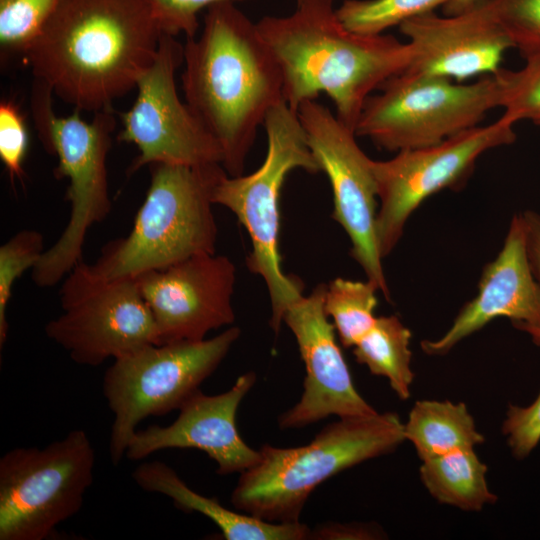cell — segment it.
I'll use <instances>...</instances> for the list:
<instances>
[{
  "label": "cell",
  "instance_id": "1",
  "mask_svg": "<svg viewBox=\"0 0 540 540\" xmlns=\"http://www.w3.org/2000/svg\"><path fill=\"white\" fill-rule=\"evenodd\" d=\"M161 35L148 0H60L23 62L56 97L97 113L136 88Z\"/></svg>",
  "mask_w": 540,
  "mask_h": 540
},
{
  "label": "cell",
  "instance_id": "2",
  "mask_svg": "<svg viewBox=\"0 0 540 540\" xmlns=\"http://www.w3.org/2000/svg\"><path fill=\"white\" fill-rule=\"evenodd\" d=\"M185 102L218 142L229 176L243 174L258 127L283 101L277 60L252 22L235 4L206 9L199 35L184 44Z\"/></svg>",
  "mask_w": 540,
  "mask_h": 540
},
{
  "label": "cell",
  "instance_id": "3",
  "mask_svg": "<svg viewBox=\"0 0 540 540\" xmlns=\"http://www.w3.org/2000/svg\"><path fill=\"white\" fill-rule=\"evenodd\" d=\"M296 3L290 15L256 22L281 69L283 99L297 112L303 102L325 93L336 117L355 130L371 93L409 67L411 46L392 35L350 31L338 18L334 0Z\"/></svg>",
  "mask_w": 540,
  "mask_h": 540
},
{
  "label": "cell",
  "instance_id": "4",
  "mask_svg": "<svg viewBox=\"0 0 540 540\" xmlns=\"http://www.w3.org/2000/svg\"><path fill=\"white\" fill-rule=\"evenodd\" d=\"M405 441L393 412L339 418L305 446L265 444L259 461L240 473L231 494L235 509L271 523L299 522L312 491L333 475L393 452Z\"/></svg>",
  "mask_w": 540,
  "mask_h": 540
},
{
  "label": "cell",
  "instance_id": "5",
  "mask_svg": "<svg viewBox=\"0 0 540 540\" xmlns=\"http://www.w3.org/2000/svg\"><path fill=\"white\" fill-rule=\"evenodd\" d=\"M150 185L129 234L110 241L90 264L104 279L135 278L185 259L216 253L214 188L227 172L221 164L199 167L153 164Z\"/></svg>",
  "mask_w": 540,
  "mask_h": 540
},
{
  "label": "cell",
  "instance_id": "6",
  "mask_svg": "<svg viewBox=\"0 0 540 540\" xmlns=\"http://www.w3.org/2000/svg\"><path fill=\"white\" fill-rule=\"evenodd\" d=\"M51 88L35 79L31 94L32 116L39 139L58 159V179H68L66 199L71 211L57 241L45 250L33 267L31 278L40 288L53 287L82 261L89 229L111 211L107 158L116 127L113 110L94 113L88 122L80 110L58 116L52 105Z\"/></svg>",
  "mask_w": 540,
  "mask_h": 540
},
{
  "label": "cell",
  "instance_id": "7",
  "mask_svg": "<svg viewBox=\"0 0 540 540\" xmlns=\"http://www.w3.org/2000/svg\"><path fill=\"white\" fill-rule=\"evenodd\" d=\"M263 126L267 136L263 163L248 175H223L212 199L214 204L233 212L249 234L252 250L247 265L266 284L272 307L270 326L278 334L287 308L302 296L303 290L300 280L286 275L281 267V189L292 170L316 174L321 168L309 148L297 112L284 100L270 110Z\"/></svg>",
  "mask_w": 540,
  "mask_h": 540
},
{
  "label": "cell",
  "instance_id": "8",
  "mask_svg": "<svg viewBox=\"0 0 540 540\" xmlns=\"http://www.w3.org/2000/svg\"><path fill=\"white\" fill-rule=\"evenodd\" d=\"M501 70L469 84L406 72L393 76L365 101L355 134L393 152L441 143L500 107Z\"/></svg>",
  "mask_w": 540,
  "mask_h": 540
},
{
  "label": "cell",
  "instance_id": "9",
  "mask_svg": "<svg viewBox=\"0 0 540 540\" xmlns=\"http://www.w3.org/2000/svg\"><path fill=\"white\" fill-rule=\"evenodd\" d=\"M232 326L209 339L150 344L115 359L103 378L114 415L109 452L114 465L126 453L137 425L179 409L220 365L240 337Z\"/></svg>",
  "mask_w": 540,
  "mask_h": 540
},
{
  "label": "cell",
  "instance_id": "10",
  "mask_svg": "<svg viewBox=\"0 0 540 540\" xmlns=\"http://www.w3.org/2000/svg\"><path fill=\"white\" fill-rule=\"evenodd\" d=\"M95 450L84 430L0 459V540H45L77 514L93 483Z\"/></svg>",
  "mask_w": 540,
  "mask_h": 540
},
{
  "label": "cell",
  "instance_id": "11",
  "mask_svg": "<svg viewBox=\"0 0 540 540\" xmlns=\"http://www.w3.org/2000/svg\"><path fill=\"white\" fill-rule=\"evenodd\" d=\"M59 293L62 313L45 333L75 363L95 367L157 344L156 324L135 278L104 279L82 260Z\"/></svg>",
  "mask_w": 540,
  "mask_h": 540
},
{
  "label": "cell",
  "instance_id": "12",
  "mask_svg": "<svg viewBox=\"0 0 540 540\" xmlns=\"http://www.w3.org/2000/svg\"><path fill=\"white\" fill-rule=\"evenodd\" d=\"M515 124L503 114L488 125H478L436 145L402 150L386 161L373 160L380 200L376 236L381 256L391 253L408 218L422 202L444 189L462 187L483 153L513 143Z\"/></svg>",
  "mask_w": 540,
  "mask_h": 540
},
{
  "label": "cell",
  "instance_id": "13",
  "mask_svg": "<svg viewBox=\"0 0 540 540\" xmlns=\"http://www.w3.org/2000/svg\"><path fill=\"white\" fill-rule=\"evenodd\" d=\"M183 61L184 45L162 34L154 61L137 81L134 103L120 115L118 140L138 149L129 175L153 164L222 165L218 142L178 95L175 75Z\"/></svg>",
  "mask_w": 540,
  "mask_h": 540
},
{
  "label": "cell",
  "instance_id": "14",
  "mask_svg": "<svg viewBox=\"0 0 540 540\" xmlns=\"http://www.w3.org/2000/svg\"><path fill=\"white\" fill-rule=\"evenodd\" d=\"M297 115L309 148L331 184L332 218L349 236L351 256L367 280L390 300L376 236L378 196L373 160L357 144L354 130L316 99L303 102Z\"/></svg>",
  "mask_w": 540,
  "mask_h": 540
},
{
  "label": "cell",
  "instance_id": "15",
  "mask_svg": "<svg viewBox=\"0 0 540 540\" xmlns=\"http://www.w3.org/2000/svg\"><path fill=\"white\" fill-rule=\"evenodd\" d=\"M135 279L153 315L157 345L203 340L235 320L236 268L225 255L194 256Z\"/></svg>",
  "mask_w": 540,
  "mask_h": 540
},
{
  "label": "cell",
  "instance_id": "16",
  "mask_svg": "<svg viewBox=\"0 0 540 540\" xmlns=\"http://www.w3.org/2000/svg\"><path fill=\"white\" fill-rule=\"evenodd\" d=\"M326 285L316 286L286 310L283 322L294 334L305 364L300 400L278 418L282 429L302 428L331 415L363 417L377 413L354 387L336 341L335 327L324 310Z\"/></svg>",
  "mask_w": 540,
  "mask_h": 540
},
{
  "label": "cell",
  "instance_id": "17",
  "mask_svg": "<svg viewBox=\"0 0 540 540\" xmlns=\"http://www.w3.org/2000/svg\"><path fill=\"white\" fill-rule=\"evenodd\" d=\"M399 29L412 50L411 63L404 72L456 82L499 72L504 54L513 48L490 0H479L455 15L423 14Z\"/></svg>",
  "mask_w": 540,
  "mask_h": 540
},
{
  "label": "cell",
  "instance_id": "18",
  "mask_svg": "<svg viewBox=\"0 0 540 540\" xmlns=\"http://www.w3.org/2000/svg\"><path fill=\"white\" fill-rule=\"evenodd\" d=\"M498 317L508 318L540 346V283L530 266L522 213L513 216L501 251L484 267L477 295L442 337L422 341L421 348L429 355H445Z\"/></svg>",
  "mask_w": 540,
  "mask_h": 540
},
{
  "label": "cell",
  "instance_id": "19",
  "mask_svg": "<svg viewBox=\"0 0 540 540\" xmlns=\"http://www.w3.org/2000/svg\"><path fill=\"white\" fill-rule=\"evenodd\" d=\"M256 382V374L247 372L226 392L206 395L197 390L179 408V415L168 426L151 425L136 431L125 456L142 460L164 449H198L213 459L217 473H242L260 458L259 450L249 447L236 426L238 407Z\"/></svg>",
  "mask_w": 540,
  "mask_h": 540
},
{
  "label": "cell",
  "instance_id": "20",
  "mask_svg": "<svg viewBox=\"0 0 540 540\" xmlns=\"http://www.w3.org/2000/svg\"><path fill=\"white\" fill-rule=\"evenodd\" d=\"M135 483L144 491L160 493L174 502L180 510L199 512L213 521L226 540H305L311 529L305 524L271 523L243 512H234L216 498L203 496L189 488L166 463L149 461L132 472Z\"/></svg>",
  "mask_w": 540,
  "mask_h": 540
},
{
  "label": "cell",
  "instance_id": "21",
  "mask_svg": "<svg viewBox=\"0 0 540 540\" xmlns=\"http://www.w3.org/2000/svg\"><path fill=\"white\" fill-rule=\"evenodd\" d=\"M404 436L422 461L484 442L465 403L449 400L416 401L404 423Z\"/></svg>",
  "mask_w": 540,
  "mask_h": 540
},
{
  "label": "cell",
  "instance_id": "22",
  "mask_svg": "<svg viewBox=\"0 0 540 540\" xmlns=\"http://www.w3.org/2000/svg\"><path fill=\"white\" fill-rule=\"evenodd\" d=\"M487 471L474 448L457 449L423 460L419 468L420 479L434 499L467 512L481 511L497 501L489 489Z\"/></svg>",
  "mask_w": 540,
  "mask_h": 540
},
{
  "label": "cell",
  "instance_id": "23",
  "mask_svg": "<svg viewBox=\"0 0 540 540\" xmlns=\"http://www.w3.org/2000/svg\"><path fill=\"white\" fill-rule=\"evenodd\" d=\"M411 332L397 316L377 317L371 329L354 345L356 361L376 376L385 377L401 400L410 397Z\"/></svg>",
  "mask_w": 540,
  "mask_h": 540
},
{
  "label": "cell",
  "instance_id": "24",
  "mask_svg": "<svg viewBox=\"0 0 540 540\" xmlns=\"http://www.w3.org/2000/svg\"><path fill=\"white\" fill-rule=\"evenodd\" d=\"M377 287L366 282L336 278L326 285L324 310L334 322L345 348L354 345L371 329L378 300Z\"/></svg>",
  "mask_w": 540,
  "mask_h": 540
},
{
  "label": "cell",
  "instance_id": "25",
  "mask_svg": "<svg viewBox=\"0 0 540 540\" xmlns=\"http://www.w3.org/2000/svg\"><path fill=\"white\" fill-rule=\"evenodd\" d=\"M450 0H344L336 8L343 25L362 35H381L414 17L434 12Z\"/></svg>",
  "mask_w": 540,
  "mask_h": 540
},
{
  "label": "cell",
  "instance_id": "26",
  "mask_svg": "<svg viewBox=\"0 0 540 540\" xmlns=\"http://www.w3.org/2000/svg\"><path fill=\"white\" fill-rule=\"evenodd\" d=\"M60 0H0L2 66L24 60L25 54Z\"/></svg>",
  "mask_w": 540,
  "mask_h": 540
},
{
  "label": "cell",
  "instance_id": "27",
  "mask_svg": "<svg viewBox=\"0 0 540 540\" xmlns=\"http://www.w3.org/2000/svg\"><path fill=\"white\" fill-rule=\"evenodd\" d=\"M44 237L35 229H23L0 246V347L8 335L7 306L15 281L39 262L45 252Z\"/></svg>",
  "mask_w": 540,
  "mask_h": 540
},
{
  "label": "cell",
  "instance_id": "28",
  "mask_svg": "<svg viewBox=\"0 0 540 540\" xmlns=\"http://www.w3.org/2000/svg\"><path fill=\"white\" fill-rule=\"evenodd\" d=\"M494 13L525 61L540 60V0H490Z\"/></svg>",
  "mask_w": 540,
  "mask_h": 540
},
{
  "label": "cell",
  "instance_id": "29",
  "mask_svg": "<svg viewBox=\"0 0 540 540\" xmlns=\"http://www.w3.org/2000/svg\"><path fill=\"white\" fill-rule=\"evenodd\" d=\"M525 62L519 70H501L500 107L515 123L527 120L540 125V60Z\"/></svg>",
  "mask_w": 540,
  "mask_h": 540
},
{
  "label": "cell",
  "instance_id": "30",
  "mask_svg": "<svg viewBox=\"0 0 540 540\" xmlns=\"http://www.w3.org/2000/svg\"><path fill=\"white\" fill-rule=\"evenodd\" d=\"M29 137L21 109L12 99L0 102V159L10 182L22 181L23 162L28 149Z\"/></svg>",
  "mask_w": 540,
  "mask_h": 540
},
{
  "label": "cell",
  "instance_id": "31",
  "mask_svg": "<svg viewBox=\"0 0 540 540\" xmlns=\"http://www.w3.org/2000/svg\"><path fill=\"white\" fill-rule=\"evenodd\" d=\"M161 34L186 39L197 36L200 28L199 13L219 2L247 0H148Z\"/></svg>",
  "mask_w": 540,
  "mask_h": 540
},
{
  "label": "cell",
  "instance_id": "32",
  "mask_svg": "<svg viewBox=\"0 0 540 540\" xmlns=\"http://www.w3.org/2000/svg\"><path fill=\"white\" fill-rule=\"evenodd\" d=\"M502 433L515 458L529 456L540 442V391L528 406L509 405L502 423Z\"/></svg>",
  "mask_w": 540,
  "mask_h": 540
},
{
  "label": "cell",
  "instance_id": "33",
  "mask_svg": "<svg viewBox=\"0 0 540 540\" xmlns=\"http://www.w3.org/2000/svg\"><path fill=\"white\" fill-rule=\"evenodd\" d=\"M382 536V530L374 524L329 522L311 530L309 539H380Z\"/></svg>",
  "mask_w": 540,
  "mask_h": 540
},
{
  "label": "cell",
  "instance_id": "34",
  "mask_svg": "<svg viewBox=\"0 0 540 540\" xmlns=\"http://www.w3.org/2000/svg\"><path fill=\"white\" fill-rule=\"evenodd\" d=\"M522 216L530 266L536 280L540 283V215L533 211H525Z\"/></svg>",
  "mask_w": 540,
  "mask_h": 540
},
{
  "label": "cell",
  "instance_id": "35",
  "mask_svg": "<svg viewBox=\"0 0 540 540\" xmlns=\"http://www.w3.org/2000/svg\"><path fill=\"white\" fill-rule=\"evenodd\" d=\"M479 0H450L442 7L445 15H455L470 9Z\"/></svg>",
  "mask_w": 540,
  "mask_h": 540
}]
</instances>
